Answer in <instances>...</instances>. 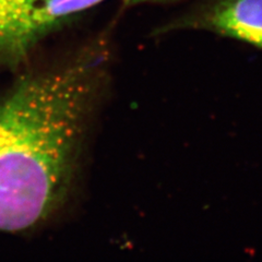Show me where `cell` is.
Returning <instances> with one entry per match:
<instances>
[{
	"label": "cell",
	"mask_w": 262,
	"mask_h": 262,
	"mask_svg": "<svg viewBox=\"0 0 262 262\" xmlns=\"http://www.w3.org/2000/svg\"><path fill=\"white\" fill-rule=\"evenodd\" d=\"M83 55L22 78L0 101V232L42 223L67 195L100 84Z\"/></svg>",
	"instance_id": "obj_1"
},
{
	"label": "cell",
	"mask_w": 262,
	"mask_h": 262,
	"mask_svg": "<svg viewBox=\"0 0 262 262\" xmlns=\"http://www.w3.org/2000/svg\"><path fill=\"white\" fill-rule=\"evenodd\" d=\"M207 31L262 49V0H201L155 31Z\"/></svg>",
	"instance_id": "obj_2"
},
{
	"label": "cell",
	"mask_w": 262,
	"mask_h": 262,
	"mask_svg": "<svg viewBox=\"0 0 262 262\" xmlns=\"http://www.w3.org/2000/svg\"><path fill=\"white\" fill-rule=\"evenodd\" d=\"M36 0H0V60L14 61L34 45L32 18Z\"/></svg>",
	"instance_id": "obj_3"
},
{
	"label": "cell",
	"mask_w": 262,
	"mask_h": 262,
	"mask_svg": "<svg viewBox=\"0 0 262 262\" xmlns=\"http://www.w3.org/2000/svg\"><path fill=\"white\" fill-rule=\"evenodd\" d=\"M105 2V0H88L89 4H91L92 6H97L101 3ZM122 2L128 4V5H136V4H143V3H168V2H173V0H122Z\"/></svg>",
	"instance_id": "obj_4"
}]
</instances>
